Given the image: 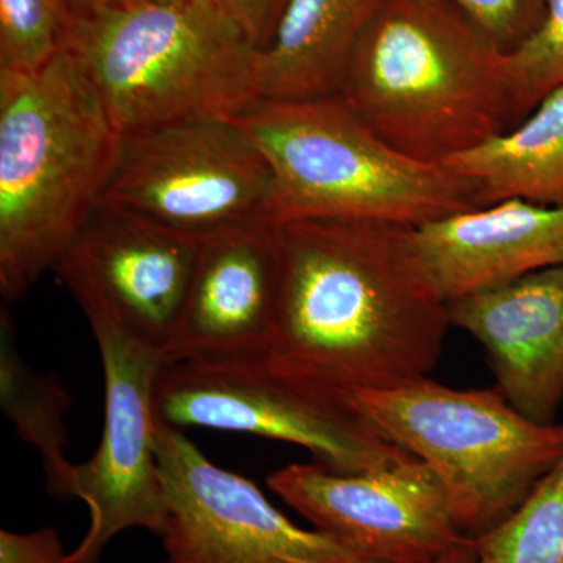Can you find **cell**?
Returning <instances> with one entry per match:
<instances>
[{
	"mask_svg": "<svg viewBox=\"0 0 563 563\" xmlns=\"http://www.w3.org/2000/svg\"><path fill=\"white\" fill-rule=\"evenodd\" d=\"M279 292L266 355L343 395L429 376L451 325L413 228L299 218L276 222Z\"/></svg>",
	"mask_w": 563,
	"mask_h": 563,
	"instance_id": "cell-1",
	"label": "cell"
},
{
	"mask_svg": "<svg viewBox=\"0 0 563 563\" xmlns=\"http://www.w3.org/2000/svg\"><path fill=\"white\" fill-rule=\"evenodd\" d=\"M101 98L63 51L35 73L0 70V292L20 301L102 201L120 150Z\"/></svg>",
	"mask_w": 563,
	"mask_h": 563,
	"instance_id": "cell-2",
	"label": "cell"
},
{
	"mask_svg": "<svg viewBox=\"0 0 563 563\" xmlns=\"http://www.w3.org/2000/svg\"><path fill=\"white\" fill-rule=\"evenodd\" d=\"M340 98L385 143L429 165L515 128L506 54L443 0H383Z\"/></svg>",
	"mask_w": 563,
	"mask_h": 563,
	"instance_id": "cell-3",
	"label": "cell"
},
{
	"mask_svg": "<svg viewBox=\"0 0 563 563\" xmlns=\"http://www.w3.org/2000/svg\"><path fill=\"white\" fill-rule=\"evenodd\" d=\"M65 51L121 135L201 118H239L258 101L257 44L210 0H69Z\"/></svg>",
	"mask_w": 563,
	"mask_h": 563,
	"instance_id": "cell-4",
	"label": "cell"
},
{
	"mask_svg": "<svg viewBox=\"0 0 563 563\" xmlns=\"http://www.w3.org/2000/svg\"><path fill=\"white\" fill-rule=\"evenodd\" d=\"M274 176V221L329 218L420 228L483 207L474 181L413 161L336 98L265 101L235 118Z\"/></svg>",
	"mask_w": 563,
	"mask_h": 563,
	"instance_id": "cell-5",
	"label": "cell"
},
{
	"mask_svg": "<svg viewBox=\"0 0 563 563\" xmlns=\"http://www.w3.org/2000/svg\"><path fill=\"white\" fill-rule=\"evenodd\" d=\"M347 398L435 473L468 539L501 525L563 454L562 424L532 421L495 387L462 390L424 376Z\"/></svg>",
	"mask_w": 563,
	"mask_h": 563,
	"instance_id": "cell-6",
	"label": "cell"
},
{
	"mask_svg": "<svg viewBox=\"0 0 563 563\" xmlns=\"http://www.w3.org/2000/svg\"><path fill=\"white\" fill-rule=\"evenodd\" d=\"M154 406L157 421L169 428L296 444L331 472H373L413 459L346 395L280 368L266 354L168 363L155 384Z\"/></svg>",
	"mask_w": 563,
	"mask_h": 563,
	"instance_id": "cell-7",
	"label": "cell"
},
{
	"mask_svg": "<svg viewBox=\"0 0 563 563\" xmlns=\"http://www.w3.org/2000/svg\"><path fill=\"white\" fill-rule=\"evenodd\" d=\"M102 201L195 236L274 221V176L232 118L121 135Z\"/></svg>",
	"mask_w": 563,
	"mask_h": 563,
	"instance_id": "cell-8",
	"label": "cell"
},
{
	"mask_svg": "<svg viewBox=\"0 0 563 563\" xmlns=\"http://www.w3.org/2000/svg\"><path fill=\"white\" fill-rule=\"evenodd\" d=\"M101 354L106 410L101 443L90 461L73 465L63 496L79 498L90 526L68 563H99L118 533L146 529L161 536L165 490L155 450V384L166 365L162 350L124 328L98 299L73 295Z\"/></svg>",
	"mask_w": 563,
	"mask_h": 563,
	"instance_id": "cell-9",
	"label": "cell"
},
{
	"mask_svg": "<svg viewBox=\"0 0 563 563\" xmlns=\"http://www.w3.org/2000/svg\"><path fill=\"white\" fill-rule=\"evenodd\" d=\"M168 563H380L292 523L251 479L214 465L179 429L157 421Z\"/></svg>",
	"mask_w": 563,
	"mask_h": 563,
	"instance_id": "cell-10",
	"label": "cell"
},
{
	"mask_svg": "<svg viewBox=\"0 0 563 563\" xmlns=\"http://www.w3.org/2000/svg\"><path fill=\"white\" fill-rule=\"evenodd\" d=\"M268 487L314 529L380 563H435L468 539L439 477L415 457L362 473L291 463Z\"/></svg>",
	"mask_w": 563,
	"mask_h": 563,
	"instance_id": "cell-11",
	"label": "cell"
},
{
	"mask_svg": "<svg viewBox=\"0 0 563 563\" xmlns=\"http://www.w3.org/2000/svg\"><path fill=\"white\" fill-rule=\"evenodd\" d=\"M203 236L98 203L54 272L98 299L143 342L165 350L179 322Z\"/></svg>",
	"mask_w": 563,
	"mask_h": 563,
	"instance_id": "cell-12",
	"label": "cell"
},
{
	"mask_svg": "<svg viewBox=\"0 0 563 563\" xmlns=\"http://www.w3.org/2000/svg\"><path fill=\"white\" fill-rule=\"evenodd\" d=\"M279 292L276 222L203 236L166 365L268 352Z\"/></svg>",
	"mask_w": 563,
	"mask_h": 563,
	"instance_id": "cell-13",
	"label": "cell"
},
{
	"mask_svg": "<svg viewBox=\"0 0 563 563\" xmlns=\"http://www.w3.org/2000/svg\"><path fill=\"white\" fill-rule=\"evenodd\" d=\"M448 313L483 346L496 390L553 424L563 404V265L463 296Z\"/></svg>",
	"mask_w": 563,
	"mask_h": 563,
	"instance_id": "cell-14",
	"label": "cell"
},
{
	"mask_svg": "<svg viewBox=\"0 0 563 563\" xmlns=\"http://www.w3.org/2000/svg\"><path fill=\"white\" fill-rule=\"evenodd\" d=\"M444 302L563 265V206L507 199L413 228Z\"/></svg>",
	"mask_w": 563,
	"mask_h": 563,
	"instance_id": "cell-15",
	"label": "cell"
},
{
	"mask_svg": "<svg viewBox=\"0 0 563 563\" xmlns=\"http://www.w3.org/2000/svg\"><path fill=\"white\" fill-rule=\"evenodd\" d=\"M383 0H288L272 40L257 51L255 85L265 101L342 95L352 57Z\"/></svg>",
	"mask_w": 563,
	"mask_h": 563,
	"instance_id": "cell-16",
	"label": "cell"
},
{
	"mask_svg": "<svg viewBox=\"0 0 563 563\" xmlns=\"http://www.w3.org/2000/svg\"><path fill=\"white\" fill-rule=\"evenodd\" d=\"M444 166L476 184L483 207L507 199L563 206V87L520 124Z\"/></svg>",
	"mask_w": 563,
	"mask_h": 563,
	"instance_id": "cell-17",
	"label": "cell"
},
{
	"mask_svg": "<svg viewBox=\"0 0 563 563\" xmlns=\"http://www.w3.org/2000/svg\"><path fill=\"white\" fill-rule=\"evenodd\" d=\"M0 406L20 439L38 450L49 490L63 496L74 465L65 455V417L73 398L57 377L36 373L22 361L5 307L0 314Z\"/></svg>",
	"mask_w": 563,
	"mask_h": 563,
	"instance_id": "cell-18",
	"label": "cell"
},
{
	"mask_svg": "<svg viewBox=\"0 0 563 563\" xmlns=\"http://www.w3.org/2000/svg\"><path fill=\"white\" fill-rule=\"evenodd\" d=\"M473 543L476 563H563V454L512 515Z\"/></svg>",
	"mask_w": 563,
	"mask_h": 563,
	"instance_id": "cell-19",
	"label": "cell"
},
{
	"mask_svg": "<svg viewBox=\"0 0 563 563\" xmlns=\"http://www.w3.org/2000/svg\"><path fill=\"white\" fill-rule=\"evenodd\" d=\"M69 0H0V70L35 73L65 51Z\"/></svg>",
	"mask_w": 563,
	"mask_h": 563,
	"instance_id": "cell-20",
	"label": "cell"
},
{
	"mask_svg": "<svg viewBox=\"0 0 563 563\" xmlns=\"http://www.w3.org/2000/svg\"><path fill=\"white\" fill-rule=\"evenodd\" d=\"M515 125L551 92L563 87V0H547L542 24L506 55Z\"/></svg>",
	"mask_w": 563,
	"mask_h": 563,
	"instance_id": "cell-21",
	"label": "cell"
},
{
	"mask_svg": "<svg viewBox=\"0 0 563 563\" xmlns=\"http://www.w3.org/2000/svg\"><path fill=\"white\" fill-rule=\"evenodd\" d=\"M461 11L504 54L520 47L542 24L547 0H443Z\"/></svg>",
	"mask_w": 563,
	"mask_h": 563,
	"instance_id": "cell-22",
	"label": "cell"
},
{
	"mask_svg": "<svg viewBox=\"0 0 563 563\" xmlns=\"http://www.w3.org/2000/svg\"><path fill=\"white\" fill-rule=\"evenodd\" d=\"M0 563H68L60 533L54 528L33 532L0 531Z\"/></svg>",
	"mask_w": 563,
	"mask_h": 563,
	"instance_id": "cell-23",
	"label": "cell"
},
{
	"mask_svg": "<svg viewBox=\"0 0 563 563\" xmlns=\"http://www.w3.org/2000/svg\"><path fill=\"white\" fill-rule=\"evenodd\" d=\"M232 16L247 32L258 49L266 46L276 31L288 0H210Z\"/></svg>",
	"mask_w": 563,
	"mask_h": 563,
	"instance_id": "cell-24",
	"label": "cell"
},
{
	"mask_svg": "<svg viewBox=\"0 0 563 563\" xmlns=\"http://www.w3.org/2000/svg\"><path fill=\"white\" fill-rule=\"evenodd\" d=\"M435 563H476L473 539H466L465 542L459 543Z\"/></svg>",
	"mask_w": 563,
	"mask_h": 563,
	"instance_id": "cell-25",
	"label": "cell"
},
{
	"mask_svg": "<svg viewBox=\"0 0 563 563\" xmlns=\"http://www.w3.org/2000/svg\"><path fill=\"white\" fill-rule=\"evenodd\" d=\"M103 2L173 3L181 2V0H103Z\"/></svg>",
	"mask_w": 563,
	"mask_h": 563,
	"instance_id": "cell-26",
	"label": "cell"
}]
</instances>
